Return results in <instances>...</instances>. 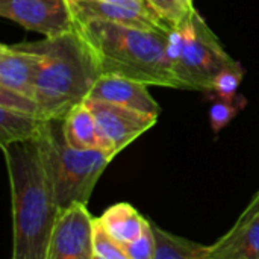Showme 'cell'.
Masks as SVG:
<instances>
[{
    "label": "cell",
    "mask_w": 259,
    "mask_h": 259,
    "mask_svg": "<svg viewBox=\"0 0 259 259\" xmlns=\"http://www.w3.org/2000/svg\"><path fill=\"white\" fill-rule=\"evenodd\" d=\"M12 208L11 259H46L59 215L36 140L2 147Z\"/></svg>",
    "instance_id": "cell-1"
},
{
    "label": "cell",
    "mask_w": 259,
    "mask_h": 259,
    "mask_svg": "<svg viewBox=\"0 0 259 259\" xmlns=\"http://www.w3.org/2000/svg\"><path fill=\"white\" fill-rule=\"evenodd\" d=\"M102 74L120 76L147 87L178 88L167 55V35L100 20H74Z\"/></svg>",
    "instance_id": "cell-2"
},
{
    "label": "cell",
    "mask_w": 259,
    "mask_h": 259,
    "mask_svg": "<svg viewBox=\"0 0 259 259\" xmlns=\"http://www.w3.org/2000/svg\"><path fill=\"white\" fill-rule=\"evenodd\" d=\"M29 46L41 58L35 83L41 115L46 120H64L74 106L87 102L102 73L76 30L29 41Z\"/></svg>",
    "instance_id": "cell-3"
},
{
    "label": "cell",
    "mask_w": 259,
    "mask_h": 259,
    "mask_svg": "<svg viewBox=\"0 0 259 259\" xmlns=\"http://www.w3.org/2000/svg\"><path fill=\"white\" fill-rule=\"evenodd\" d=\"M36 143L59 212L74 205H88L94 187L115 156L103 149L71 147L64 135V120L56 118L47 120Z\"/></svg>",
    "instance_id": "cell-4"
},
{
    "label": "cell",
    "mask_w": 259,
    "mask_h": 259,
    "mask_svg": "<svg viewBox=\"0 0 259 259\" xmlns=\"http://www.w3.org/2000/svg\"><path fill=\"white\" fill-rule=\"evenodd\" d=\"M167 55L179 90L203 93H211L217 74L235 61L196 8L182 23L171 26Z\"/></svg>",
    "instance_id": "cell-5"
},
{
    "label": "cell",
    "mask_w": 259,
    "mask_h": 259,
    "mask_svg": "<svg viewBox=\"0 0 259 259\" xmlns=\"http://www.w3.org/2000/svg\"><path fill=\"white\" fill-rule=\"evenodd\" d=\"M87 103L96 118L102 149L114 156L152 129L158 121V117L127 106L91 99H88Z\"/></svg>",
    "instance_id": "cell-6"
},
{
    "label": "cell",
    "mask_w": 259,
    "mask_h": 259,
    "mask_svg": "<svg viewBox=\"0 0 259 259\" xmlns=\"http://www.w3.org/2000/svg\"><path fill=\"white\" fill-rule=\"evenodd\" d=\"M0 15L44 38H58L76 30L67 0H0Z\"/></svg>",
    "instance_id": "cell-7"
},
{
    "label": "cell",
    "mask_w": 259,
    "mask_h": 259,
    "mask_svg": "<svg viewBox=\"0 0 259 259\" xmlns=\"http://www.w3.org/2000/svg\"><path fill=\"white\" fill-rule=\"evenodd\" d=\"M94 222L87 205L61 211L46 259H94Z\"/></svg>",
    "instance_id": "cell-8"
},
{
    "label": "cell",
    "mask_w": 259,
    "mask_h": 259,
    "mask_svg": "<svg viewBox=\"0 0 259 259\" xmlns=\"http://www.w3.org/2000/svg\"><path fill=\"white\" fill-rule=\"evenodd\" d=\"M74 20H100L121 26L168 33L171 24L158 12H141L108 0H67Z\"/></svg>",
    "instance_id": "cell-9"
},
{
    "label": "cell",
    "mask_w": 259,
    "mask_h": 259,
    "mask_svg": "<svg viewBox=\"0 0 259 259\" xmlns=\"http://www.w3.org/2000/svg\"><path fill=\"white\" fill-rule=\"evenodd\" d=\"M41 58L27 42L0 46V87L35 99Z\"/></svg>",
    "instance_id": "cell-10"
},
{
    "label": "cell",
    "mask_w": 259,
    "mask_h": 259,
    "mask_svg": "<svg viewBox=\"0 0 259 259\" xmlns=\"http://www.w3.org/2000/svg\"><path fill=\"white\" fill-rule=\"evenodd\" d=\"M212 259H259V203L252 200L237 223L214 244Z\"/></svg>",
    "instance_id": "cell-11"
},
{
    "label": "cell",
    "mask_w": 259,
    "mask_h": 259,
    "mask_svg": "<svg viewBox=\"0 0 259 259\" xmlns=\"http://www.w3.org/2000/svg\"><path fill=\"white\" fill-rule=\"evenodd\" d=\"M147 88V85H143L131 79L112 74H102L94 83L88 99L127 106L131 109L159 117L161 106L152 97Z\"/></svg>",
    "instance_id": "cell-12"
},
{
    "label": "cell",
    "mask_w": 259,
    "mask_h": 259,
    "mask_svg": "<svg viewBox=\"0 0 259 259\" xmlns=\"http://www.w3.org/2000/svg\"><path fill=\"white\" fill-rule=\"evenodd\" d=\"M106 234L120 246L135 241L149 225V219L141 215L131 203L121 202L109 206L99 219Z\"/></svg>",
    "instance_id": "cell-13"
},
{
    "label": "cell",
    "mask_w": 259,
    "mask_h": 259,
    "mask_svg": "<svg viewBox=\"0 0 259 259\" xmlns=\"http://www.w3.org/2000/svg\"><path fill=\"white\" fill-rule=\"evenodd\" d=\"M64 135L67 143L79 150L102 149L96 118L88 103H79L64 118Z\"/></svg>",
    "instance_id": "cell-14"
},
{
    "label": "cell",
    "mask_w": 259,
    "mask_h": 259,
    "mask_svg": "<svg viewBox=\"0 0 259 259\" xmlns=\"http://www.w3.org/2000/svg\"><path fill=\"white\" fill-rule=\"evenodd\" d=\"M47 120L0 106V146L38 140Z\"/></svg>",
    "instance_id": "cell-15"
},
{
    "label": "cell",
    "mask_w": 259,
    "mask_h": 259,
    "mask_svg": "<svg viewBox=\"0 0 259 259\" xmlns=\"http://www.w3.org/2000/svg\"><path fill=\"white\" fill-rule=\"evenodd\" d=\"M152 229L155 234L156 250L155 259H212L209 255V247L178 237L152 222Z\"/></svg>",
    "instance_id": "cell-16"
},
{
    "label": "cell",
    "mask_w": 259,
    "mask_h": 259,
    "mask_svg": "<svg viewBox=\"0 0 259 259\" xmlns=\"http://www.w3.org/2000/svg\"><path fill=\"white\" fill-rule=\"evenodd\" d=\"M243 79H244V68L238 61H234L217 74L211 93H214L219 99L232 100L237 97V91Z\"/></svg>",
    "instance_id": "cell-17"
},
{
    "label": "cell",
    "mask_w": 259,
    "mask_h": 259,
    "mask_svg": "<svg viewBox=\"0 0 259 259\" xmlns=\"http://www.w3.org/2000/svg\"><path fill=\"white\" fill-rule=\"evenodd\" d=\"M244 106H246L244 96H237L232 100L217 99V102H214V105L209 109V120L214 134L222 132Z\"/></svg>",
    "instance_id": "cell-18"
},
{
    "label": "cell",
    "mask_w": 259,
    "mask_h": 259,
    "mask_svg": "<svg viewBox=\"0 0 259 259\" xmlns=\"http://www.w3.org/2000/svg\"><path fill=\"white\" fill-rule=\"evenodd\" d=\"M94 255L102 259H129L123 247L106 234L97 219L94 222Z\"/></svg>",
    "instance_id": "cell-19"
},
{
    "label": "cell",
    "mask_w": 259,
    "mask_h": 259,
    "mask_svg": "<svg viewBox=\"0 0 259 259\" xmlns=\"http://www.w3.org/2000/svg\"><path fill=\"white\" fill-rule=\"evenodd\" d=\"M0 106L44 118L41 115V109H39L35 99L23 96L20 93H15V91H11V90H8L5 87H0Z\"/></svg>",
    "instance_id": "cell-20"
},
{
    "label": "cell",
    "mask_w": 259,
    "mask_h": 259,
    "mask_svg": "<svg viewBox=\"0 0 259 259\" xmlns=\"http://www.w3.org/2000/svg\"><path fill=\"white\" fill-rule=\"evenodd\" d=\"M121 247L129 259H155L156 241H155V234L152 229V222H149V225L146 226L140 238Z\"/></svg>",
    "instance_id": "cell-21"
},
{
    "label": "cell",
    "mask_w": 259,
    "mask_h": 259,
    "mask_svg": "<svg viewBox=\"0 0 259 259\" xmlns=\"http://www.w3.org/2000/svg\"><path fill=\"white\" fill-rule=\"evenodd\" d=\"M171 26L182 23L194 8H187L182 0H146Z\"/></svg>",
    "instance_id": "cell-22"
},
{
    "label": "cell",
    "mask_w": 259,
    "mask_h": 259,
    "mask_svg": "<svg viewBox=\"0 0 259 259\" xmlns=\"http://www.w3.org/2000/svg\"><path fill=\"white\" fill-rule=\"evenodd\" d=\"M187 8H194V0H182Z\"/></svg>",
    "instance_id": "cell-23"
},
{
    "label": "cell",
    "mask_w": 259,
    "mask_h": 259,
    "mask_svg": "<svg viewBox=\"0 0 259 259\" xmlns=\"http://www.w3.org/2000/svg\"><path fill=\"white\" fill-rule=\"evenodd\" d=\"M252 200H255V202H258V203H259V191L256 193V194H255V197H253Z\"/></svg>",
    "instance_id": "cell-24"
},
{
    "label": "cell",
    "mask_w": 259,
    "mask_h": 259,
    "mask_svg": "<svg viewBox=\"0 0 259 259\" xmlns=\"http://www.w3.org/2000/svg\"><path fill=\"white\" fill-rule=\"evenodd\" d=\"M94 259H102V258H99V256H94Z\"/></svg>",
    "instance_id": "cell-25"
}]
</instances>
